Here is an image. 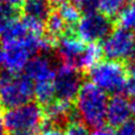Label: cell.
<instances>
[{
    "instance_id": "4",
    "label": "cell",
    "mask_w": 135,
    "mask_h": 135,
    "mask_svg": "<svg viewBox=\"0 0 135 135\" xmlns=\"http://www.w3.org/2000/svg\"><path fill=\"white\" fill-rule=\"evenodd\" d=\"M33 84L26 75L9 71L0 73V102L4 107L13 108L30 103Z\"/></svg>"
},
{
    "instance_id": "1",
    "label": "cell",
    "mask_w": 135,
    "mask_h": 135,
    "mask_svg": "<svg viewBox=\"0 0 135 135\" xmlns=\"http://www.w3.org/2000/svg\"><path fill=\"white\" fill-rule=\"evenodd\" d=\"M75 103L78 118L86 127L97 129L104 126L108 104V96L105 91L90 81H86L81 85Z\"/></svg>"
},
{
    "instance_id": "24",
    "label": "cell",
    "mask_w": 135,
    "mask_h": 135,
    "mask_svg": "<svg viewBox=\"0 0 135 135\" xmlns=\"http://www.w3.org/2000/svg\"><path fill=\"white\" fill-rule=\"evenodd\" d=\"M115 135H135V120L129 118L117 127Z\"/></svg>"
},
{
    "instance_id": "37",
    "label": "cell",
    "mask_w": 135,
    "mask_h": 135,
    "mask_svg": "<svg viewBox=\"0 0 135 135\" xmlns=\"http://www.w3.org/2000/svg\"><path fill=\"white\" fill-rule=\"evenodd\" d=\"M2 3V0H0V4H1Z\"/></svg>"
},
{
    "instance_id": "35",
    "label": "cell",
    "mask_w": 135,
    "mask_h": 135,
    "mask_svg": "<svg viewBox=\"0 0 135 135\" xmlns=\"http://www.w3.org/2000/svg\"><path fill=\"white\" fill-rule=\"evenodd\" d=\"M32 135H45V134H42V133H35V134H32Z\"/></svg>"
},
{
    "instance_id": "30",
    "label": "cell",
    "mask_w": 135,
    "mask_h": 135,
    "mask_svg": "<svg viewBox=\"0 0 135 135\" xmlns=\"http://www.w3.org/2000/svg\"><path fill=\"white\" fill-rule=\"evenodd\" d=\"M129 108H131V114L135 117V97H133L129 102Z\"/></svg>"
},
{
    "instance_id": "7",
    "label": "cell",
    "mask_w": 135,
    "mask_h": 135,
    "mask_svg": "<svg viewBox=\"0 0 135 135\" xmlns=\"http://www.w3.org/2000/svg\"><path fill=\"white\" fill-rule=\"evenodd\" d=\"M81 85L80 74L74 67L61 64L56 68L54 89L55 97H57L58 100L70 104L75 100Z\"/></svg>"
},
{
    "instance_id": "10",
    "label": "cell",
    "mask_w": 135,
    "mask_h": 135,
    "mask_svg": "<svg viewBox=\"0 0 135 135\" xmlns=\"http://www.w3.org/2000/svg\"><path fill=\"white\" fill-rule=\"evenodd\" d=\"M25 75L32 84L42 81H54L56 68L52 60L45 54H38L30 58L25 68Z\"/></svg>"
},
{
    "instance_id": "9",
    "label": "cell",
    "mask_w": 135,
    "mask_h": 135,
    "mask_svg": "<svg viewBox=\"0 0 135 135\" xmlns=\"http://www.w3.org/2000/svg\"><path fill=\"white\" fill-rule=\"evenodd\" d=\"M85 47V42L76 36H62L56 45L57 56L61 60V64L74 67L78 70Z\"/></svg>"
},
{
    "instance_id": "18",
    "label": "cell",
    "mask_w": 135,
    "mask_h": 135,
    "mask_svg": "<svg viewBox=\"0 0 135 135\" xmlns=\"http://www.w3.org/2000/svg\"><path fill=\"white\" fill-rule=\"evenodd\" d=\"M129 3V0H99L100 13L107 18L117 17Z\"/></svg>"
},
{
    "instance_id": "33",
    "label": "cell",
    "mask_w": 135,
    "mask_h": 135,
    "mask_svg": "<svg viewBox=\"0 0 135 135\" xmlns=\"http://www.w3.org/2000/svg\"><path fill=\"white\" fill-rule=\"evenodd\" d=\"M70 2L73 3V4H75L76 7H78V4H79V2H80V0H70Z\"/></svg>"
},
{
    "instance_id": "11",
    "label": "cell",
    "mask_w": 135,
    "mask_h": 135,
    "mask_svg": "<svg viewBox=\"0 0 135 135\" xmlns=\"http://www.w3.org/2000/svg\"><path fill=\"white\" fill-rule=\"evenodd\" d=\"M129 102L123 95H114L108 99L107 109H106V122L109 127H118L123 123L127 122L131 117Z\"/></svg>"
},
{
    "instance_id": "21",
    "label": "cell",
    "mask_w": 135,
    "mask_h": 135,
    "mask_svg": "<svg viewBox=\"0 0 135 135\" xmlns=\"http://www.w3.org/2000/svg\"><path fill=\"white\" fill-rule=\"evenodd\" d=\"M22 21L29 35L42 36V32H44V29H45L44 22L35 20V19H31V18H27V17H23Z\"/></svg>"
},
{
    "instance_id": "26",
    "label": "cell",
    "mask_w": 135,
    "mask_h": 135,
    "mask_svg": "<svg viewBox=\"0 0 135 135\" xmlns=\"http://www.w3.org/2000/svg\"><path fill=\"white\" fill-rule=\"evenodd\" d=\"M91 135H115V132L109 126H103L100 128L95 129Z\"/></svg>"
},
{
    "instance_id": "19",
    "label": "cell",
    "mask_w": 135,
    "mask_h": 135,
    "mask_svg": "<svg viewBox=\"0 0 135 135\" xmlns=\"http://www.w3.org/2000/svg\"><path fill=\"white\" fill-rule=\"evenodd\" d=\"M120 28L131 31L135 29V3H128L117 16Z\"/></svg>"
},
{
    "instance_id": "2",
    "label": "cell",
    "mask_w": 135,
    "mask_h": 135,
    "mask_svg": "<svg viewBox=\"0 0 135 135\" xmlns=\"http://www.w3.org/2000/svg\"><path fill=\"white\" fill-rule=\"evenodd\" d=\"M7 135H32L45 123L44 109L37 103L9 108L2 115Z\"/></svg>"
},
{
    "instance_id": "32",
    "label": "cell",
    "mask_w": 135,
    "mask_h": 135,
    "mask_svg": "<svg viewBox=\"0 0 135 135\" xmlns=\"http://www.w3.org/2000/svg\"><path fill=\"white\" fill-rule=\"evenodd\" d=\"M50 3H57V4H61V3H64L66 0H48Z\"/></svg>"
},
{
    "instance_id": "31",
    "label": "cell",
    "mask_w": 135,
    "mask_h": 135,
    "mask_svg": "<svg viewBox=\"0 0 135 135\" xmlns=\"http://www.w3.org/2000/svg\"><path fill=\"white\" fill-rule=\"evenodd\" d=\"M129 61H131V65H132V68H135V49L133 51V54L131 56V58L128 59Z\"/></svg>"
},
{
    "instance_id": "12",
    "label": "cell",
    "mask_w": 135,
    "mask_h": 135,
    "mask_svg": "<svg viewBox=\"0 0 135 135\" xmlns=\"http://www.w3.org/2000/svg\"><path fill=\"white\" fill-rule=\"evenodd\" d=\"M23 17L46 22L48 17L52 12L51 3L48 0H26L22 4Z\"/></svg>"
},
{
    "instance_id": "14",
    "label": "cell",
    "mask_w": 135,
    "mask_h": 135,
    "mask_svg": "<svg viewBox=\"0 0 135 135\" xmlns=\"http://www.w3.org/2000/svg\"><path fill=\"white\" fill-rule=\"evenodd\" d=\"M33 96L41 105H48L55 98L54 81H42L33 84Z\"/></svg>"
},
{
    "instance_id": "22",
    "label": "cell",
    "mask_w": 135,
    "mask_h": 135,
    "mask_svg": "<svg viewBox=\"0 0 135 135\" xmlns=\"http://www.w3.org/2000/svg\"><path fill=\"white\" fill-rule=\"evenodd\" d=\"M78 8L80 12L83 11L85 15L95 13L99 10V0H80Z\"/></svg>"
},
{
    "instance_id": "17",
    "label": "cell",
    "mask_w": 135,
    "mask_h": 135,
    "mask_svg": "<svg viewBox=\"0 0 135 135\" xmlns=\"http://www.w3.org/2000/svg\"><path fill=\"white\" fill-rule=\"evenodd\" d=\"M45 27L48 31V36L52 38L54 40L56 38L61 37L67 30V28H68L57 12L50 13V16L48 17V19L45 22Z\"/></svg>"
},
{
    "instance_id": "8",
    "label": "cell",
    "mask_w": 135,
    "mask_h": 135,
    "mask_svg": "<svg viewBox=\"0 0 135 135\" xmlns=\"http://www.w3.org/2000/svg\"><path fill=\"white\" fill-rule=\"evenodd\" d=\"M31 56L23 39L2 42L1 66L4 67L6 71L20 74L21 70H25Z\"/></svg>"
},
{
    "instance_id": "15",
    "label": "cell",
    "mask_w": 135,
    "mask_h": 135,
    "mask_svg": "<svg viewBox=\"0 0 135 135\" xmlns=\"http://www.w3.org/2000/svg\"><path fill=\"white\" fill-rule=\"evenodd\" d=\"M27 35H29L26 29L25 25H23L22 19L16 18L6 30L2 32L1 35V41L7 42V41H13V40H21L23 39Z\"/></svg>"
},
{
    "instance_id": "27",
    "label": "cell",
    "mask_w": 135,
    "mask_h": 135,
    "mask_svg": "<svg viewBox=\"0 0 135 135\" xmlns=\"http://www.w3.org/2000/svg\"><path fill=\"white\" fill-rule=\"evenodd\" d=\"M44 134L45 135H66L64 129H61V128H54V127L44 128Z\"/></svg>"
},
{
    "instance_id": "6",
    "label": "cell",
    "mask_w": 135,
    "mask_h": 135,
    "mask_svg": "<svg viewBox=\"0 0 135 135\" xmlns=\"http://www.w3.org/2000/svg\"><path fill=\"white\" fill-rule=\"evenodd\" d=\"M135 49V37L132 31L117 27L103 41L102 50L109 60L129 59Z\"/></svg>"
},
{
    "instance_id": "20",
    "label": "cell",
    "mask_w": 135,
    "mask_h": 135,
    "mask_svg": "<svg viewBox=\"0 0 135 135\" xmlns=\"http://www.w3.org/2000/svg\"><path fill=\"white\" fill-rule=\"evenodd\" d=\"M16 17V11L15 9L9 7L6 3L0 4V36L2 32L9 27V25L15 20Z\"/></svg>"
},
{
    "instance_id": "5",
    "label": "cell",
    "mask_w": 135,
    "mask_h": 135,
    "mask_svg": "<svg viewBox=\"0 0 135 135\" xmlns=\"http://www.w3.org/2000/svg\"><path fill=\"white\" fill-rule=\"evenodd\" d=\"M110 19L99 12L89 13L80 17L75 26L76 37L85 44H97L104 41L113 29Z\"/></svg>"
},
{
    "instance_id": "38",
    "label": "cell",
    "mask_w": 135,
    "mask_h": 135,
    "mask_svg": "<svg viewBox=\"0 0 135 135\" xmlns=\"http://www.w3.org/2000/svg\"><path fill=\"white\" fill-rule=\"evenodd\" d=\"M0 106H1V102H0Z\"/></svg>"
},
{
    "instance_id": "13",
    "label": "cell",
    "mask_w": 135,
    "mask_h": 135,
    "mask_svg": "<svg viewBox=\"0 0 135 135\" xmlns=\"http://www.w3.org/2000/svg\"><path fill=\"white\" fill-rule=\"evenodd\" d=\"M103 56L102 46L98 44H86L85 50L83 52L79 64V69H90L97 62L100 61Z\"/></svg>"
},
{
    "instance_id": "23",
    "label": "cell",
    "mask_w": 135,
    "mask_h": 135,
    "mask_svg": "<svg viewBox=\"0 0 135 135\" xmlns=\"http://www.w3.org/2000/svg\"><path fill=\"white\" fill-rule=\"evenodd\" d=\"M66 135H90L89 128L86 127L81 122H74L67 126Z\"/></svg>"
},
{
    "instance_id": "28",
    "label": "cell",
    "mask_w": 135,
    "mask_h": 135,
    "mask_svg": "<svg viewBox=\"0 0 135 135\" xmlns=\"http://www.w3.org/2000/svg\"><path fill=\"white\" fill-rule=\"evenodd\" d=\"M3 3L8 4L9 7H11L13 9H16L18 7H22V4L25 3L26 0H3Z\"/></svg>"
},
{
    "instance_id": "29",
    "label": "cell",
    "mask_w": 135,
    "mask_h": 135,
    "mask_svg": "<svg viewBox=\"0 0 135 135\" xmlns=\"http://www.w3.org/2000/svg\"><path fill=\"white\" fill-rule=\"evenodd\" d=\"M0 135H7L6 132V127H4V122H3V117L0 114Z\"/></svg>"
},
{
    "instance_id": "3",
    "label": "cell",
    "mask_w": 135,
    "mask_h": 135,
    "mask_svg": "<svg viewBox=\"0 0 135 135\" xmlns=\"http://www.w3.org/2000/svg\"><path fill=\"white\" fill-rule=\"evenodd\" d=\"M127 69L120 61L100 60L88 70L89 81L106 94H119L125 89Z\"/></svg>"
},
{
    "instance_id": "16",
    "label": "cell",
    "mask_w": 135,
    "mask_h": 135,
    "mask_svg": "<svg viewBox=\"0 0 135 135\" xmlns=\"http://www.w3.org/2000/svg\"><path fill=\"white\" fill-rule=\"evenodd\" d=\"M57 13L60 16V18L64 20L67 27H74L77 25V22L80 19V10L78 7L71 2H64L59 4Z\"/></svg>"
},
{
    "instance_id": "25",
    "label": "cell",
    "mask_w": 135,
    "mask_h": 135,
    "mask_svg": "<svg viewBox=\"0 0 135 135\" xmlns=\"http://www.w3.org/2000/svg\"><path fill=\"white\" fill-rule=\"evenodd\" d=\"M125 90L132 97H135V68H132L131 74L127 76L126 84H125Z\"/></svg>"
},
{
    "instance_id": "34",
    "label": "cell",
    "mask_w": 135,
    "mask_h": 135,
    "mask_svg": "<svg viewBox=\"0 0 135 135\" xmlns=\"http://www.w3.org/2000/svg\"><path fill=\"white\" fill-rule=\"evenodd\" d=\"M0 66H1V47H0Z\"/></svg>"
},
{
    "instance_id": "36",
    "label": "cell",
    "mask_w": 135,
    "mask_h": 135,
    "mask_svg": "<svg viewBox=\"0 0 135 135\" xmlns=\"http://www.w3.org/2000/svg\"><path fill=\"white\" fill-rule=\"evenodd\" d=\"M133 35H134V37H135V29H134V32H133Z\"/></svg>"
}]
</instances>
